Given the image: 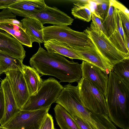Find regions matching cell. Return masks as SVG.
<instances>
[{
	"instance_id": "6da1fadb",
	"label": "cell",
	"mask_w": 129,
	"mask_h": 129,
	"mask_svg": "<svg viewBox=\"0 0 129 129\" xmlns=\"http://www.w3.org/2000/svg\"><path fill=\"white\" fill-rule=\"evenodd\" d=\"M29 63L42 76H53L60 82H79L82 78L81 64L69 61L58 54L48 52L40 46Z\"/></svg>"
},
{
	"instance_id": "7a4b0ae2",
	"label": "cell",
	"mask_w": 129,
	"mask_h": 129,
	"mask_svg": "<svg viewBox=\"0 0 129 129\" xmlns=\"http://www.w3.org/2000/svg\"><path fill=\"white\" fill-rule=\"evenodd\" d=\"M105 98L111 121L122 129H129V86L113 71L109 74Z\"/></svg>"
},
{
	"instance_id": "3957f363",
	"label": "cell",
	"mask_w": 129,
	"mask_h": 129,
	"mask_svg": "<svg viewBox=\"0 0 129 129\" xmlns=\"http://www.w3.org/2000/svg\"><path fill=\"white\" fill-rule=\"evenodd\" d=\"M44 41L54 40L72 48L88 47L96 49L87 34L74 30L67 26H50L43 27Z\"/></svg>"
},
{
	"instance_id": "277c9868",
	"label": "cell",
	"mask_w": 129,
	"mask_h": 129,
	"mask_svg": "<svg viewBox=\"0 0 129 129\" xmlns=\"http://www.w3.org/2000/svg\"><path fill=\"white\" fill-rule=\"evenodd\" d=\"M63 88L59 82L50 77L43 81L37 92L30 96L28 100L20 110H36L51 107Z\"/></svg>"
},
{
	"instance_id": "5b68a950",
	"label": "cell",
	"mask_w": 129,
	"mask_h": 129,
	"mask_svg": "<svg viewBox=\"0 0 129 129\" xmlns=\"http://www.w3.org/2000/svg\"><path fill=\"white\" fill-rule=\"evenodd\" d=\"M92 42L97 51L113 69L116 64L129 57L118 50L106 35L91 23L84 31Z\"/></svg>"
},
{
	"instance_id": "8992f818",
	"label": "cell",
	"mask_w": 129,
	"mask_h": 129,
	"mask_svg": "<svg viewBox=\"0 0 129 129\" xmlns=\"http://www.w3.org/2000/svg\"><path fill=\"white\" fill-rule=\"evenodd\" d=\"M55 102L63 107L71 115L78 117L98 129L90 112L82 104L77 86L70 84L64 85Z\"/></svg>"
},
{
	"instance_id": "52a82bcc",
	"label": "cell",
	"mask_w": 129,
	"mask_h": 129,
	"mask_svg": "<svg viewBox=\"0 0 129 129\" xmlns=\"http://www.w3.org/2000/svg\"><path fill=\"white\" fill-rule=\"evenodd\" d=\"M77 86L82 104L85 108L89 111L108 116L105 96L95 86L82 77Z\"/></svg>"
},
{
	"instance_id": "ba28073f",
	"label": "cell",
	"mask_w": 129,
	"mask_h": 129,
	"mask_svg": "<svg viewBox=\"0 0 129 129\" xmlns=\"http://www.w3.org/2000/svg\"><path fill=\"white\" fill-rule=\"evenodd\" d=\"M8 9L16 16L36 18L43 25L45 23H49L53 25L68 26L72 25L74 20L57 8L50 7L47 5L43 9L31 13L22 12L9 8Z\"/></svg>"
},
{
	"instance_id": "9c48e42d",
	"label": "cell",
	"mask_w": 129,
	"mask_h": 129,
	"mask_svg": "<svg viewBox=\"0 0 129 129\" xmlns=\"http://www.w3.org/2000/svg\"><path fill=\"white\" fill-rule=\"evenodd\" d=\"M50 107L36 110H20L3 126L9 129H40Z\"/></svg>"
},
{
	"instance_id": "30bf717a",
	"label": "cell",
	"mask_w": 129,
	"mask_h": 129,
	"mask_svg": "<svg viewBox=\"0 0 129 129\" xmlns=\"http://www.w3.org/2000/svg\"><path fill=\"white\" fill-rule=\"evenodd\" d=\"M5 73L9 80L17 104L20 110L30 96L23 73L21 70H10Z\"/></svg>"
},
{
	"instance_id": "8fae6325",
	"label": "cell",
	"mask_w": 129,
	"mask_h": 129,
	"mask_svg": "<svg viewBox=\"0 0 129 129\" xmlns=\"http://www.w3.org/2000/svg\"><path fill=\"white\" fill-rule=\"evenodd\" d=\"M82 77L87 79L105 96L108 81V74L100 68L83 60L81 64Z\"/></svg>"
},
{
	"instance_id": "7c38bea8",
	"label": "cell",
	"mask_w": 129,
	"mask_h": 129,
	"mask_svg": "<svg viewBox=\"0 0 129 129\" xmlns=\"http://www.w3.org/2000/svg\"><path fill=\"white\" fill-rule=\"evenodd\" d=\"M5 100V112L3 118L0 121L1 126L6 124L20 110L18 108L11 89L9 80L6 77L1 81Z\"/></svg>"
},
{
	"instance_id": "4fadbf2b",
	"label": "cell",
	"mask_w": 129,
	"mask_h": 129,
	"mask_svg": "<svg viewBox=\"0 0 129 129\" xmlns=\"http://www.w3.org/2000/svg\"><path fill=\"white\" fill-rule=\"evenodd\" d=\"M0 51L22 61L26 56L23 45L12 35L1 29Z\"/></svg>"
},
{
	"instance_id": "5bb4252c",
	"label": "cell",
	"mask_w": 129,
	"mask_h": 129,
	"mask_svg": "<svg viewBox=\"0 0 129 129\" xmlns=\"http://www.w3.org/2000/svg\"><path fill=\"white\" fill-rule=\"evenodd\" d=\"M73 48L83 60L100 68L107 74L113 69L101 55L96 49L88 47H76Z\"/></svg>"
},
{
	"instance_id": "9a60e30c",
	"label": "cell",
	"mask_w": 129,
	"mask_h": 129,
	"mask_svg": "<svg viewBox=\"0 0 129 129\" xmlns=\"http://www.w3.org/2000/svg\"><path fill=\"white\" fill-rule=\"evenodd\" d=\"M20 21L32 43L36 42L40 44L44 43V26L39 20L33 18L24 17Z\"/></svg>"
},
{
	"instance_id": "2e32d148",
	"label": "cell",
	"mask_w": 129,
	"mask_h": 129,
	"mask_svg": "<svg viewBox=\"0 0 129 129\" xmlns=\"http://www.w3.org/2000/svg\"><path fill=\"white\" fill-rule=\"evenodd\" d=\"M44 47L48 52L58 54L70 59L83 60L70 47L63 43L54 40L45 41Z\"/></svg>"
},
{
	"instance_id": "e0dca14e",
	"label": "cell",
	"mask_w": 129,
	"mask_h": 129,
	"mask_svg": "<svg viewBox=\"0 0 129 129\" xmlns=\"http://www.w3.org/2000/svg\"><path fill=\"white\" fill-rule=\"evenodd\" d=\"M21 71L30 96L35 94L39 89L43 81L39 73L34 68L24 65Z\"/></svg>"
},
{
	"instance_id": "ac0fdd59",
	"label": "cell",
	"mask_w": 129,
	"mask_h": 129,
	"mask_svg": "<svg viewBox=\"0 0 129 129\" xmlns=\"http://www.w3.org/2000/svg\"><path fill=\"white\" fill-rule=\"evenodd\" d=\"M0 29L12 35L22 45L29 47H32V43L30 37L23 28L12 23L0 22Z\"/></svg>"
},
{
	"instance_id": "d6986e66",
	"label": "cell",
	"mask_w": 129,
	"mask_h": 129,
	"mask_svg": "<svg viewBox=\"0 0 129 129\" xmlns=\"http://www.w3.org/2000/svg\"><path fill=\"white\" fill-rule=\"evenodd\" d=\"M54 110L56 121L60 129H80L71 115L60 105L57 104Z\"/></svg>"
},
{
	"instance_id": "ffe728a7",
	"label": "cell",
	"mask_w": 129,
	"mask_h": 129,
	"mask_svg": "<svg viewBox=\"0 0 129 129\" xmlns=\"http://www.w3.org/2000/svg\"><path fill=\"white\" fill-rule=\"evenodd\" d=\"M46 5L44 0H17L9 8L22 12L31 13L43 9Z\"/></svg>"
},
{
	"instance_id": "44dd1931",
	"label": "cell",
	"mask_w": 129,
	"mask_h": 129,
	"mask_svg": "<svg viewBox=\"0 0 129 129\" xmlns=\"http://www.w3.org/2000/svg\"><path fill=\"white\" fill-rule=\"evenodd\" d=\"M23 61L0 51V72L2 74L10 70L21 71L24 65Z\"/></svg>"
},
{
	"instance_id": "7402d4cb",
	"label": "cell",
	"mask_w": 129,
	"mask_h": 129,
	"mask_svg": "<svg viewBox=\"0 0 129 129\" xmlns=\"http://www.w3.org/2000/svg\"><path fill=\"white\" fill-rule=\"evenodd\" d=\"M73 4L71 9V13L75 18L87 22H90L91 18V13L94 9L91 6V2H81L80 1Z\"/></svg>"
},
{
	"instance_id": "603a6c76",
	"label": "cell",
	"mask_w": 129,
	"mask_h": 129,
	"mask_svg": "<svg viewBox=\"0 0 129 129\" xmlns=\"http://www.w3.org/2000/svg\"><path fill=\"white\" fill-rule=\"evenodd\" d=\"M109 8L105 19L102 22L106 36L108 39L117 30L115 15L114 7L110 0Z\"/></svg>"
},
{
	"instance_id": "cb8c5ba5",
	"label": "cell",
	"mask_w": 129,
	"mask_h": 129,
	"mask_svg": "<svg viewBox=\"0 0 129 129\" xmlns=\"http://www.w3.org/2000/svg\"><path fill=\"white\" fill-rule=\"evenodd\" d=\"M113 71L118 77L129 86V58L126 59L115 64Z\"/></svg>"
},
{
	"instance_id": "d4e9b609",
	"label": "cell",
	"mask_w": 129,
	"mask_h": 129,
	"mask_svg": "<svg viewBox=\"0 0 129 129\" xmlns=\"http://www.w3.org/2000/svg\"><path fill=\"white\" fill-rule=\"evenodd\" d=\"M95 4L93 13L100 19L102 22L106 18L110 7V0H93Z\"/></svg>"
},
{
	"instance_id": "484cf974",
	"label": "cell",
	"mask_w": 129,
	"mask_h": 129,
	"mask_svg": "<svg viewBox=\"0 0 129 129\" xmlns=\"http://www.w3.org/2000/svg\"><path fill=\"white\" fill-rule=\"evenodd\" d=\"M89 111L99 129H117L107 116Z\"/></svg>"
},
{
	"instance_id": "4316f807",
	"label": "cell",
	"mask_w": 129,
	"mask_h": 129,
	"mask_svg": "<svg viewBox=\"0 0 129 129\" xmlns=\"http://www.w3.org/2000/svg\"><path fill=\"white\" fill-rule=\"evenodd\" d=\"M108 39L118 50L129 57V50L117 30H116Z\"/></svg>"
},
{
	"instance_id": "83f0119b",
	"label": "cell",
	"mask_w": 129,
	"mask_h": 129,
	"mask_svg": "<svg viewBox=\"0 0 129 129\" xmlns=\"http://www.w3.org/2000/svg\"><path fill=\"white\" fill-rule=\"evenodd\" d=\"M118 10L125 36L129 37V16L121 11Z\"/></svg>"
},
{
	"instance_id": "f1b7e54d",
	"label": "cell",
	"mask_w": 129,
	"mask_h": 129,
	"mask_svg": "<svg viewBox=\"0 0 129 129\" xmlns=\"http://www.w3.org/2000/svg\"><path fill=\"white\" fill-rule=\"evenodd\" d=\"M71 116L80 129H98L90 123L78 117Z\"/></svg>"
},
{
	"instance_id": "f546056e",
	"label": "cell",
	"mask_w": 129,
	"mask_h": 129,
	"mask_svg": "<svg viewBox=\"0 0 129 129\" xmlns=\"http://www.w3.org/2000/svg\"><path fill=\"white\" fill-rule=\"evenodd\" d=\"M114 12L117 30H118L119 34L121 36L122 39L125 44V37L123 29L121 22L120 19L118 12V10L115 7Z\"/></svg>"
},
{
	"instance_id": "4dcf8cb0",
	"label": "cell",
	"mask_w": 129,
	"mask_h": 129,
	"mask_svg": "<svg viewBox=\"0 0 129 129\" xmlns=\"http://www.w3.org/2000/svg\"><path fill=\"white\" fill-rule=\"evenodd\" d=\"M52 116L48 113L42 123L40 129H54Z\"/></svg>"
},
{
	"instance_id": "1f68e13d",
	"label": "cell",
	"mask_w": 129,
	"mask_h": 129,
	"mask_svg": "<svg viewBox=\"0 0 129 129\" xmlns=\"http://www.w3.org/2000/svg\"><path fill=\"white\" fill-rule=\"evenodd\" d=\"M91 19L92 20L91 23L95 27L98 28L105 35V31L101 20L92 13H91Z\"/></svg>"
},
{
	"instance_id": "d6a6232c",
	"label": "cell",
	"mask_w": 129,
	"mask_h": 129,
	"mask_svg": "<svg viewBox=\"0 0 129 129\" xmlns=\"http://www.w3.org/2000/svg\"><path fill=\"white\" fill-rule=\"evenodd\" d=\"M5 104L4 92L2 88H0V121L3 118L5 112Z\"/></svg>"
},
{
	"instance_id": "836d02e7",
	"label": "cell",
	"mask_w": 129,
	"mask_h": 129,
	"mask_svg": "<svg viewBox=\"0 0 129 129\" xmlns=\"http://www.w3.org/2000/svg\"><path fill=\"white\" fill-rule=\"evenodd\" d=\"M111 1L115 7L129 16V11L128 10L123 4L117 1L111 0Z\"/></svg>"
},
{
	"instance_id": "e575fe53",
	"label": "cell",
	"mask_w": 129,
	"mask_h": 129,
	"mask_svg": "<svg viewBox=\"0 0 129 129\" xmlns=\"http://www.w3.org/2000/svg\"><path fill=\"white\" fill-rule=\"evenodd\" d=\"M17 0H0V9H8Z\"/></svg>"
},
{
	"instance_id": "d590c367",
	"label": "cell",
	"mask_w": 129,
	"mask_h": 129,
	"mask_svg": "<svg viewBox=\"0 0 129 129\" xmlns=\"http://www.w3.org/2000/svg\"><path fill=\"white\" fill-rule=\"evenodd\" d=\"M0 22H5L16 24L19 26L23 28L22 23L17 19L12 18H6L0 19Z\"/></svg>"
},
{
	"instance_id": "8d00e7d4",
	"label": "cell",
	"mask_w": 129,
	"mask_h": 129,
	"mask_svg": "<svg viewBox=\"0 0 129 129\" xmlns=\"http://www.w3.org/2000/svg\"><path fill=\"white\" fill-rule=\"evenodd\" d=\"M125 37V44L127 49L129 50V37Z\"/></svg>"
},
{
	"instance_id": "74e56055",
	"label": "cell",
	"mask_w": 129,
	"mask_h": 129,
	"mask_svg": "<svg viewBox=\"0 0 129 129\" xmlns=\"http://www.w3.org/2000/svg\"><path fill=\"white\" fill-rule=\"evenodd\" d=\"M0 129H9L8 128H6L5 127H3L2 126H0Z\"/></svg>"
},
{
	"instance_id": "f35d334b",
	"label": "cell",
	"mask_w": 129,
	"mask_h": 129,
	"mask_svg": "<svg viewBox=\"0 0 129 129\" xmlns=\"http://www.w3.org/2000/svg\"><path fill=\"white\" fill-rule=\"evenodd\" d=\"M2 74L0 72V75Z\"/></svg>"
},
{
	"instance_id": "ab89813d",
	"label": "cell",
	"mask_w": 129,
	"mask_h": 129,
	"mask_svg": "<svg viewBox=\"0 0 129 129\" xmlns=\"http://www.w3.org/2000/svg\"><path fill=\"white\" fill-rule=\"evenodd\" d=\"M54 129H55V128H54Z\"/></svg>"
}]
</instances>
